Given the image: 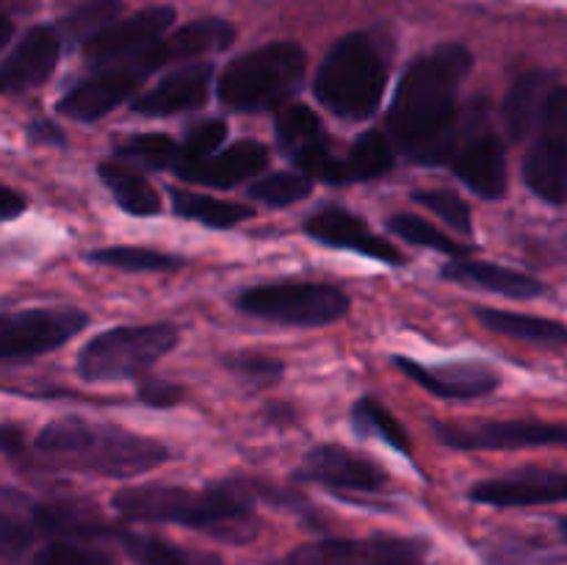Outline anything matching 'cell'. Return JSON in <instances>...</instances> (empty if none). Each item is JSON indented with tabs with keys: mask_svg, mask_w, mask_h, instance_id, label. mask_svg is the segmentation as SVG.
<instances>
[{
	"mask_svg": "<svg viewBox=\"0 0 567 565\" xmlns=\"http://www.w3.org/2000/svg\"><path fill=\"white\" fill-rule=\"evenodd\" d=\"M11 33H14V25H11V20H9V17H3V14H0V50H3L6 44H9Z\"/></svg>",
	"mask_w": 567,
	"mask_h": 565,
	"instance_id": "48",
	"label": "cell"
},
{
	"mask_svg": "<svg viewBox=\"0 0 567 565\" xmlns=\"http://www.w3.org/2000/svg\"><path fill=\"white\" fill-rule=\"evenodd\" d=\"M114 510L131 521L194 526L221 541H249L258 532L247 493L236 480L216 482L203 491L181 485H131L114 493Z\"/></svg>",
	"mask_w": 567,
	"mask_h": 565,
	"instance_id": "3",
	"label": "cell"
},
{
	"mask_svg": "<svg viewBox=\"0 0 567 565\" xmlns=\"http://www.w3.org/2000/svg\"><path fill=\"white\" fill-rule=\"evenodd\" d=\"M393 363L404 371L424 391L441 399H476L487 397L502 386L496 369L480 360H460V363L424 366L410 358H393Z\"/></svg>",
	"mask_w": 567,
	"mask_h": 565,
	"instance_id": "17",
	"label": "cell"
},
{
	"mask_svg": "<svg viewBox=\"0 0 567 565\" xmlns=\"http://www.w3.org/2000/svg\"><path fill=\"white\" fill-rule=\"evenodd\" d=\"M487 565H557L548 563V548H535L532 543H498L493 552H487Z\"/></svg>",
	"mask_w": 567,
	"mask_h": 565,
	"instance_id": "42",
	"label": "cell"
},
{
	"mask_svg": "<svg viewBox=\"0 0 567 565\" xmlns=\"http://www.w3.org/2000/svg\"><path fill=\"white\" fill-rule=\"evenodd\" d=\"M275 136L277 144L286 150L288 158H293L302 150L313 147V144L324 142L327 133L321 127L319 114H316L310 105H286V109L277 114L275 122Z\"/></svg>",
	"mask_w": 567,
	"mask_h": 565,
	"instance_id": "31",
	"label": "cell"
},
{
	"mask_svg": "<svg viewBox=\"0 0 567 565\" xmlns=\"http://www.w3.org/2000/svg\"><path fill=\"white\" fill-rule=\"evenodd\" d=\"M349 181H374V177L388 175L396 164V147L391 138L380 131H365L363 136L354 138L347 158Z\"/></svg>",
	"mask_w": 567,
	"mask_h": 565,
	"instance_id": "29",
	"label": "cell"
},
{
	"mask_svg": "<svg viewBox=\"0 0 567 565\" xmlns=\"http://www.w3.org/2000/svg\"><path fill=\"white\" fill-rule=\"evenodd\" d=\"M175 9L172 6H150V9L136 11V14L125 17V20L111 22L105 31L89 39L83 44L86 61L94 66L114 64V61H125L153 44L155 39L164 37L175 22Z\"/></svg>",
	"mask_w": 567,
	"mask_h": 565,
	"instance_id": "14",
	"label": "cell"
},
{
	"mask_svg": "<svg viewBox=\"0 0 567 565\" xmlns=\"http://www.w3.org/2000/svg\"><path fill=\"white\" fill-rule=\"evenodd\" d=\"M308 53L297 42H269L238 55L216 83V97L230 111H266L302 86Z\"/></svg>",
	"mask_w": 567,
	"mask_h": 565,
	"instance_id": "5",
	"label": "cell"
},
{
	"mask_svg": "<svg viewBox=\"0 0 567 565\" xmlns=\"http://www.w3.org/2000/svg\"><path fill=\"white\" fill-rule=\"evenodd\" d=\"M61 55V39L55 28L37 25L14 44L0 61V94H20L42 86L53 75Z\"/></svg>",
	"mask_w": 567,
	"mask_h": 565,
	"instance_id": "18",
	"label": "cell"
},
{
	"mask_svg": "<svg viewBox=\"0 0 567 565\" xmlns=\"http://www.w3.org/2000/svg\"><path fill=\"white\" fill-rule=\"evenodd\" d=\"M86 260L114 266V269L122 271H172L181 269V266L186 264V260L177 258V255H166L147 247H103L89 253Z\"/></svg>",
	"mask_w": 567,
	"mask_h": 565,
	"instance_id": "35",
	"label": "cell"
},
{
	"mask_svg": "<svg viewBox=\"0 0 567 565\" xmlns=\"http://www.w3.org/2000/svg\"><path fill=\"white\" fill-rule=\"evenodd\" d=\"M89 325L75 308H28L0 314V360H25L64 347Z\"/></svg>",
	"mask_w": 567,
	"mask_h": 565,
	"instance_id": "8",
	"label": "cell"
},
{
	"mask_svg": "<svg viewBox=\"0 0 567 565\" xmlns=\"http://www.w3.org/2000/svg\"><path fill=\"white\" fill-rule=\"evenodd\" d=\"M410 197L426 208L430 214L441 216L452 230H457L460 236L471 238L474 236V219H471V208L457 192H449V188H419Z\"/></svg>",
	"mask_w": 567,
	"mask_h": 565,
	"instance_id": "38",
	"label": "cell"
},
{
	"mask_svg": "<svg viewBox=\"0 0 567 565\" xmlns=\"http://www.w3.org/2000/svg\"><path fill=\"white\" fill-rule=\"evenodd\" d=\"M352 427L365 438H380L382 443L393 449V452L404 454V458H413V446H410V438L404 432V427L399 424L396 415L391 410L382 408L377 399L363 397L352 408Z\"/></svg>",
	"mask_w": 567,
	"mask_h": 565,
	"instance_id": "30",
	"label": "cell"
},
{
	"mask_svg": "<svg viewBox=\"0 0 567 565\" xmlns=\"http://www.w3.org/2000/svg\"><path fill=\"white\" fill-rule=\"evenodd\" d=\"M540 136L524 161V181L551 205H563L567 194V92L559 83L537 125Z\"/></svg>",
	"mask_w": 567,
	"mask_h": 565,
	"instance_id": "9",
	"label": "cell"
},
{
	"mask_svg": "<svg viewBox=\"0 0 567 565\" xmlns=\"http://www.w3.org/2000/svg\"><path fill=\"white\" fill-rule=\"evenodd\" d=\"M225 366L233 371V374L244 377V380L255 382V386H271L282 377L286 366L275 358H266V355L258 352H236L227 355Z\"/></svg>",
	"mask_w": 567,
	"mask_h": 565,
	"instance_id": "41",
	"label": "cell"
},
{
	"mask_svg": "<svg viewBox=\"0 0 567 565\" xmlns=\"http://www.w3.org/2000/svg\"><path fill=\"white\" fill-rule=\"evenodd\" d=\"M138 83H142V78L133 70H127L125 64L100 70L97 75L75 83V86L59 100V114L75 122L103 120L105 114H111L116 105H122L133 92H136Z\"/></svg>",
	"mask_w": 567,
	"mask_h": 565,
	"instance_id": "21",
	"label": "cell"
},
{
	"mask_svg": "<svg viewBox=\"0 0 567 565\" xmlns=\"http://www.w3.org/2000/svg\"><path fill=\"white\" fill-rule=\"evenodd\" d=\"M476 321L485 330L502 332V336L518 338V341L546 343V347H565L567 341V330L563 321L540 319V316L513 314V310L498 308H480L476 310Z\"/></svg>",
	"mask_w": 567,
	"mask_h": 565,
	"instance_id": "26",
	"label": "cell"
},
{
	"mask_svg": "<svg viewBox=\"0 0 567 565\" xmlns=\"http://www.w3.org/2000/svg\"><path fill=\"white\" fill-rule=\"evenodd\" d=\"M236 308L277 325L324 327L349 314V297L330 282H266L238 294Z\"/></svg>",
	"mask_w": 567,
	"mask_h": 565,
	"instance_id": "7",
	"label": "cell"
},
{
	"mask_svg": "<svg viewBox=\"0 0 567 565\" xmlns=\"http://www.w3.org/2000/svg\"><path fill=\"white\" fill-rule=\"evenodd\" d=\"M557 86V75L548 70L524 72L509 86L507 97L502 103V122L513 142H524L526 136H532L537 131V125L543 120V111H546L548 100H551Z\"/></svg>",
	"mask_w": 567,
	"mask_h": 565,
	"instance_id": "23",
	"label": "cell"
},
{
	"mask_svg": "<svg viewBox=\"0 0 567 565\" xmlns=\"http://www.w3.org/2000/svg\"><path fill=\"white\" fill-rule=\"evenodd\" d=\"M437 441L452 449H532L565 441L563 424L548 421H482V424H435Z\"/></svg>",
	"mask_w": 567,
	"mask_h": 565,
	"instance_id": "11",
	"label": "cell"
},
{
	"mask_svg": "<svg viewBox=\"0 0 567 565\" xmlns=\"http://www.w3.org/2000/svg\"><path fill=\"white\" fill-rule=\"evenodd\" d=\"M474 66L465 44H437L419 55L399 81L388 111L393 147L419 164H446L457 150L460 83Z\"/></svg>",
	"mask_w": 567,
	"mask_h": 565,
	"instance_id": "1",
	"label": "cell"
},
{
	"mask_svg": "<svg viewBox=\"0 0 567 565\" xmlns=\"http://www.w3.org/2000/svg\"><path fill=\"white\" fill-rule=\"evenodd\" d=\"M33 449L50 469L83 471L114 480L147 474L169 458V449L155 438L114 424H94L81 415L50 421L33 441Z\"/></svg>",
	"mask_w": 567,
	"mask_h": 565,
	"instance_id": "2",
	"label": "cell"
},
{
	"mask_svg": "<svg viewBox=\"0 0 567 565\" xmlns=\"http://www.w3.org/2000/svg\"><path fill=\"white\" fill-rule=\"evenodd\" d=\"M567 496V476L551 469H518L513 474L482 480L471 487L476 504L491 507H535L559 504Z\"/></svg>",
	"mask_w": 567,
	"mask_h": 565,
	"instance_id": "16",
	"label": "cell"
},
{
	"mask_svg": "<svg viewBox=\"0 0 567 565\" xmlns=\"http://www.w3.org/2000/svg\"><path fill=\"white\" fill-rule=\"evenodd\" d=\"M424 543L410 537L319 541L299 546L288 565H421Z\"/></svg>",
	"mask_w": 567,
	"mask_h": 565,
	"instance_id": "12",
	"label": "cell"
},
{
	"mask_svg": "<svg viewBox=\"0 0 567 565\" xmlns=\"http://www.w3.org/2000/svg\"><path fill=\"white\" fill-rule=\"evenodd\" d=\"M120 537L122 546L127 548V554L138 565H221L219 557H214V554L188 552V548L175 546V543L161 541V537L131 535V532Z\"/></svg>",
	"mask_w": 567,
	"mask_h": 565,
	"instance_id": "32",
	"label": "cell"
},
{
	"mask_svg": "<svg viewBox=\"0 0 567 565\" xmlns=\"http://www.w3.org/2000/svg\"><path fill=\"white\" fill-rule=\"evenodd\" d=\"M385 227L393 233V236L404 238V242L415 244V247L435 249V253L452 255V258H465V255L474 253L471 244H460L457 238L446 236V233L437 230L435 225H430V222L421 219V216H413V214L388 216Z\"/></svg>",
	"mask_w": 567,
	"mask_h": 565,
	"instance_id": "34",
	"label": "cell"
},
{
	"mask_svg": "<svg viewBox=\"0 0 567 565\" xmlns=\"http://www.w3.org/2000/svg\"><path fill=\"white\" fill-rule=\"evenodd\" d=\"M31 515L39 532L64 537V541H78V537L89 541V537H103L111 532L105 521H100L89 510L72 507V504H37Z\"/></svg>",
	"mask_w": 567,
	"mask_h": 565,
	"instance_id": "28",
	"label": "cell"
},
{
	"mask_svg": "<svg viewBox=\"0 0 567 565\" xmlns=\"http://www.w3.org/2000/svg\"><path fill=\"white\" fill-rule=\"evenodd\" d=\"M210 83H214V66L208 61L186 64L161 78L150 92L138 94L131 109L142 116H172L203 109L205 100L210 97Z\"/></svg>",
	"mask_w": 567,
	"mask_h": 565,
	"instance_id": "20",
	"label": "cell"
},
{
	"mask_svg": "<svg viewBox=\"0 0 567 565\" xmlns=\"http://www.w3.org/2000/svg\"><path fill=\"white\" fill-rule=\"evenodd\" d=\"M236 39L230 22L216 20V17H205V20H194L188 25L177 28L175 33H169L166 39H155L153 44H147L144 50H138L131 59L120 61L127 70L136 72L138 78L150 75V72L161 70L166 64H177V61H192L199 55L219 53V50L230 48V42Z\"/></svg>",
	"mask_w": 567,
	"mask_h": 565,
	"instance_id": "10",
	"label": "cell"
},
{
	"mask_svg": "<svg viewBox=\"0 0 567 565\" xmlns=\"http://www.w3.org/2000/svg\"><path fill=\"white\" fill-rule=\"evenodd\" d=\"M138 399L150 408H175L186 399V388L169 380H142L138 382Z\"/></svg>",
	"mask_w": 567,
	"mask_h": 565,
	"instance_id": "44",
	"label": "cell"
},
{
	"mask_svg": "<svg viewBox=\"0 0 567 565\" xmlns=\"http://www.w3.org/2000/svg\"><path fill=\"white\" fill-rule=\"evenodd\" d=\"M172 208L183 219L199 222V225L216 227V230H227V227H236L255 216L252 208L241 203H230V199L208 197V194L197 192H183V188L172 192Z\"/></svg>",
	"mask_w": 567,
	"mask_h": 565,
	"instance_id": "27",
	"label": "cell"
},
{
	"mask_svg": "<svg viewBox=\"0 0 567 565\" xmlns=\"http://www.w3.org/2000/svg\"><path fill=\"white\" fill-rule=\"evenodd\" d=\"M25 208H28L25 197H22L20 192H14L11 186H3V183H0V222L17 219Z\"/></svg>",
	"mask_w": 567,
	"mask_h": 565,
	"instance_id": "45",
	"label": "cell"
},
{
	"mask_svg": "<svg viewBox=\"0 0 567 565\" xmlns=\"http://www.w3.org/2000/svg\"><path fill=\"white\" fill-rule=\"evenodd\" d=\"M227 125L221 120H205L186 133L183 144H177V164L183 161H203L214 155L225 144Z\"/></svg>",
	"mask_w": 567,
	"mask_h": 565,
	"instance_id": "39",
	"label": "cell"
},
{
	"mask_svg": "<svg viewBox=\"0 0 567 565\" xmlns=\"http://www.w3.org/2000/svg\"><path fill=\"white\" fill-rule=\"evenodd\" d=\"M449 164L454 175L480 197L498 199L507 194V153L496 133L482 131L468 136V142L454 150Z\"/></svg>",
	"mask_w": 567,
	"mask_h": 565,
	"instance_id": "22",
	"label": "cell"
},
{
	"mask_svg": "<svg viewBox=\"0 0 567 565\" xmlns=\"http://www.w3.org/2000/svg\"><path fill=\"white\" fill-rule=\"evenodd\" d=\"M305 233L313 242L324 244V247L349 249V253L365 255V258H374L388 266H404V255L388 238L377 236L358 214H352L347 208H338V205L316 210L305 222Z\"/></svg>",
	"mask_w": 567,
	"mask_h": 565,
	"instance_id": "15",
	"label": "cell"
},
{
	"mask_svg": "<svg viewBox=\"0 0 567 565\" xmlns=\"http://www.w3.org/2000/svg\"><path fill=\"white\" fill-rule=\"evenodd\" d=\"M388 86L385 59L369 33H349L338 39L321 61L313 94L327 111L349 122H363L377 114Z\"/></svg>",
	"mask_w": 567,
	"mask_h": 565,
	"instance_id": "4",
	"label": "cell"
},
{
	"mask_svg": "<svg viewBox=\"0 0 567 565\" xmlns=\"http://www.w3.org/2000/svg\"><path fill=\"white\" fill-rule=\"evenodd\" d=\"M33 565H114V563H111L109 554L100 552V548L83 546V543L78 541H64V537H59V541L48 543V546L37 554V563Z\"/></svg>",
	"mask_w": 567,
	"mask_h": 565,
	"instance_id": "40",
	"label": "cell"
},
{
	"mask_svg": "<svg viewBox=\"0 0 567 565\" xmlns=\"http://www.w3.org/2000/svg\"><path fill=\"white\" fill-rule=\"evenodd\" d=\"M31 541H33V526H28L25 521L14 518V515L0 510V557L20 554L22 548L31 546Z\"/></svg>",
	"mask_w": 567,
	"mask_h": 565,
	"instance_id": "43",
	"label": "cell"
},
{
	"mask_svg": "<svg viewBox=\"0 0 567 565\" xmlns=\"http://www.w3.org/2000/svg\"><path fill=\"white\" fill-rule=\"evenodd\" d=\"M181 341L169 321L158 325H127L94 336L78 355V374L86 382H116L142 377Z\"/></svg>",
	"mask_w": 567,
	"mask_h": 565,
	"instance_id": "6",
	"label": "cell"
},
{
	"mask_svg": "<svg viewBox=\"0 0 567 565\" xmlns=\"http://www.w3.org/2000/svg\"><path fill=\"white\" fill-rule=\"evenodd\" d=\"M28 138H31L33 144H53V147H59V144H64V133H61V127H55L53 122L42 120V122H33L31 127H28Z\"/></svg>",
	"mask_w": 567,
	"mask_h": 565,
	"instance_id": "46",
	"label": "cell"
},
{
	"mask_svg": "<svg viewBox=\"0 0 567 565\" xmlns=\"http://www.w3.org/2000/svg\"><path fill=\"white\" fill-rule=\"evenodd\" d=\"M97 175L125 214L155 216L161 210V194L155 192L153 183L125 161H103L97 166Z\"/></svg>",
	"mask_w": 567,
	"mask_h": 565,
	"instance_id": "25",
	"label": "cell"
},
{
	"mask_svg": "<svg viewBox=\"0 0 567 565\" xmlns=\"http://www.w3.org/2000/svg\"><path fill=\"white\" fill-rule=\"evenodd\" d=\"M269 164V147L255 138H241V142L230 144L227 150L208 155L203 161H183V164L172 166L181 181L197 183V186H214V188H233L238 183L249 181V177L260 175Z\"/></svg>",
	"mask_w": 567,
	"mask_h": 565,
	"instance_id": "19",
	"label": "cell"
},
{
	"mask_svg": "<svg viewBox=\"0 0 567 565\" xmlns=\"http://www.w3.org/2000/svg\"><path fill=\"white\" fill-rule=\"evenodd\" d=\"M310 192H313V181L302 172H271L249 186V194L269 208H286L308 197Z\"/></svg>",
	"mask_w": 567,
	"mask_h": 565,
	"instance_id": "37",
	"label": "cell"
},
{
	"mask_svg": "<svg viewBox=\"0 0 567 565\" xmlns=\"http://www.w3.org/2000/svg\"><path fill=\"white\" fill-rule=\"evenodd\" d=\"M293 480L316 482L338 493H377L388 485V474L374 460L336 443L316 446Z\"/></svg>",
	"mask_w": 567,
	"mask_h": 565,
	"instance_id": "13",
	"label": "cell"
},
{
	"mask_svg": "<svg viewBox=\"0 0 567 565\" xmlns=\"http://www.w3.org/2000/svg\"><path fill=\"white\" fill-rule=\"evenodd\" d=\"M120 11L122 0H86L59 22L55 33H59V39H70L72 44H86L89 39L105 31L111 22H116Z\"/></svg>",
	"mask_w": 567,
	"mask_h": 565,
	"instance_id": "33",
	"label": "cell"
},
{
	"mask_svg": "<svg viewBox=\"0 0 567 565\" xmlns=\"http://www.w3.org/2000/svg\"><path fill=\"white\" fill-rule=\"evenodd\" d=\"M441 275L457 286L480 288V291H491L507 299H537L548 294V286L537 277L507 269V266L487 264V260H449Z\"/></svg>",
	"mask_w": 567,
	"mask_h": 565,
	"instance_id": "24",
	"label": "cell"
},
{
	"mask_svg": "<svg viewBox=\"0 0 567 565\" xmlns=\"http://www.w3.org/2000/svg\"><path fill=\"white\" fill-rule=\"evenodd\" d=\"M177 150L175 138L164 133H136L116 147V155L147 170H172L177 164Z\"/></svg>",
	"mask_w": 567,
	"mask_h": 565,
	"instance_id": "36",
	"label": "cell"
},
{
	"mask_svg": "<svg viewBox=\"0 0 567 565\" xmlns=\"http://www.w3.org/2000/svg\"><path fill=\"white\" fill-rule=\"evenodd\" d=\"M22 449V432L20 427H11V424H0V452L6 454H14Z\"/></svg>",
	"mask_w": 567,
	"mask_h": 565,
	"instance_id": "47",
	"label": "cell"
}]
</instances>
